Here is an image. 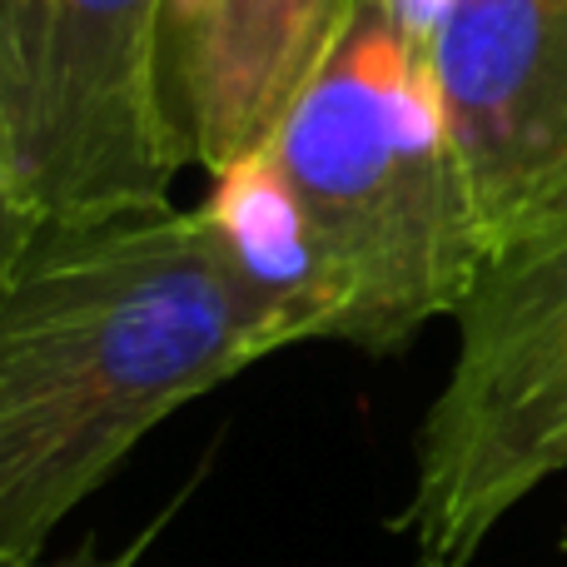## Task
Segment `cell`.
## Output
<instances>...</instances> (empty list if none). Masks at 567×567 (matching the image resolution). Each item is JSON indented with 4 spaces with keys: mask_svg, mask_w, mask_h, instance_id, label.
Returning a JSON list of instances; mask_svg holds the SVG:
<instances>
[{
    "mask_svg": "<svg viewBox=\"0 0 567 567\" xmlns=\"http://www.w3.org/2000/svg\"><path fill=\"white\" fill-rule=\"evenodd\" d=\"M279 349L205 209L40 225L0 293V558H45L150 429Z\"/></svg>",
    "mask_w": 567,
    "mask_h": 567,
    "instance_id": "cell-1",
    "label": "cell"
},
{
    "mask_svg": "<svg viewBox=\"0 0 567 567\" xmlns=\"http://www.w3.org/2000/svg\"><path fill=\"white\" fill-rule=\"evenodd\" d=\"M265 150L329 265L333 343L383 359L409 349L429 319L463 309L488 255L443 90L433 55L373 0Z\"/></svg>",
    "mask_w": 567,
    "mask_h": 567,
    "instance_id": "cell-2",
    "label": "cell"
},
{
    "mask_svg": "<svg viewBox=\"0 0 567 567\" xmlns=\"http://www.w3.org/2000/svg\"><path fill=\"white\" fill-rule=\"evenodd\" d=\"M0 150L40 225L169 209L189 140L165 0H0Z\"/></svg>",
    "mask_w": 567,
    "mask_h": 567,
    "instance_id": "cell-3",
    "label": "cell"
},
{
    "mask_svg": "<svg viewBox=\"0 0 567 567\" xmlns=\"http://www.w3.org/2000/svg\"><path fill=\"white\" fill-rule=\"evenodd\" d=\"M453 319L458 349L389 523L419 567H473L498 523L567 473V225L493 259Z\"/></svg>",
    "mask_w": 567,
    "mask_h": 567,
    "instance_id": "cell-4",
    "label": "cell"
},
{
    "mask_svg": "<svg viewBox=\"0 0 567 567\" xmlns=\"http://www.w3.org/2000/svg\"><path fill=\"white\" fill-rule=\"evenodd\" d=\"M433 75L488 265L563 229L567 0H453Z\"/></svg>",
    "mask_w": 567,
    "mask_h": 567,
    "instance_id": "cell-5",
    "label": "cell"
},
{
    "mask_svg": "<svg viewBox=\"0 0 567 567\" xmlns=\"http://www.w3.org/2000/svg\"><path fill=\"white\" fill-rule=\"evenodd\" d=\"M363 0H215L175 65L189 155L209 179L259 155L313 85Z\"/></svg>",
    "mask_w": 567,
    "mask_h": 567,
    "instance_id": "cell-6",
    "label": "cell"
},
{
    "mask_svg": "<svg viewBox=\"0 0 567 567\" xmlns=\"http://www.w3.org/2000/svg\"><path fill=\"white\" fill-rule=\"evenodd\" d=\"M199 209H205L235 275L284 323L289 343L339 333V293H333L323 249L269 150L215 175V189Z\"/></svg>",
    "mask_w": 567,
    "mask_h": 567,
    "instance_id": "cell-7",
    "label": "cell"
},
{
    "mask_svg": "<svg viewBox=\"0 0 567 567\" xmlns=\"http://www.w3.org/2000/svg\"><path fill=\"white\" fill-rule=\"evenodd\" d=\"M35 235H40V219L16 199L10 175H6V150H0V293L10 289V279H16L20 259L30 255Z\"/></svg>",
    "mask_w": 567,
    "mask_h": 567,
    "instance_id": "cell-8",
    "label": "cell"
},
{
    "mask_svg": "<svg viewBox=\"0 0 567 567\" xmlns=\"http://www.w3.org/2000/svg\"><path fill=\"white\" fill-rule=\"evenodd\" d=\"M373 6H379L383 16H389L393 25L413 40V45L433 55V40H439V30H443V20H449L453 0H373Z\"/></svg>",
    "mask_w": 567,
    "mask_h": 567,
    "instance_id": "cell-9",
    "label": "cell"
},
{
    "mask_svg": "<svg viewBox=\"0 0 567 567\" xmlns=\"http://www.w3.org/2000/svg\"><path fill=\"white\" fill-rule=\"evenodd\" d=\"M215 10V0H165V50H169V75H175L179 55L189 50L195 30L205 25V16ZM179 100V95H175Z\"/></svg>",
    "mask_w": 567,
    "mask_h": 567,
    "instance_id": "cell-10",
    "label": "cell"
},
{
    "mask_svg": "<svg viewBox=\"0 0 567 567\" xmlns=\"http://www.w3.org/2000/svg\"><path fill=\"white\" fill-rule=\"evenodd\" d=\"M150 538H155V528L140 533L135 543H125V548H115V553L80 548L75 558H0V567H135V563H140V553L150 548Z\"/></svg>",
    "mask_w": 567,
    "mask_h": 567,
    "instance_id": "cell-11",
    "label": "cell"
},
{
    "mask_svg": "<svg viewBox=\"0 0 567 567\" xmlns=\"http://www.w3.org/2000/svg\"><path fill=\"white\" fill-rule=\"evenodd\" d=\"M563 553H567V533H563Z\"/></svg>",
    "mask_w": 567,
    "mask_h": 567,
    "instance_id": "cell-12",
    "label": "cell"
}]
</instances>
